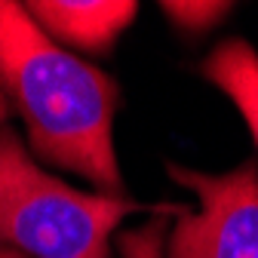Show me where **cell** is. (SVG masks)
<instances>
[{
  "label": "cell",
  "mask_w": 258,
  "mask_h": 258,
  "mask_svg": "<svg viewBox=\"0 0 258 258\" xmlns=\"http://www.w3.org/2000/svg\"><path fill=\"white\" fill-rule=\"evenodd\" d=\"M0 92L22 114L43 163L92 181L99 194L126 197L114 151L117 80L49 40L13 0H0Z\"/></svg>",
  "instance_id": "obj_1"
},
{
  "label": "cell",
  "mask_w": 258,
  "mask_h": 258,
  "mask_svg": "<svg viewBox=\"0 0 258 258\" xmlns=\"http://www.w3.org/2000/svg\"><path fill=\"white\" fill-rule=\"evenodd\" d=\"M184 203L142 206L86 194L43 172L16 136L0 126V246L28 258H111V237L136 212L178 215Z\"/></svg>",
  "instance_id": "obj_2"
},
{
  "label": "cell",
  "mask_w": 258,
  "mask_h": 258,
  "mask_svg": "<svg viewBox=\"0 0 258 258\" xmlns=\"http://www.w3.org/2000/svg\"><path fill=\"white\" fill-rule=\"evenodd\" d=\"M166 172L197 203L194 209H178L166 237V255L163 228L169 215L120 231L117 246L123 258H258V166L252 160L221 175L178 163H166Z\"/></svg>",
  "instance_id": "obj_3"
},
{
  "label": "cell",
  "mask_w": 258,
  "mask_h": 258,
  "mask_svg": "<svg viewBox=\"0 0 258 258\" xmlns=\"http://www.w3.org/2000/svg\"><path fill=\"white\" fill-rule=\"evenodd\" d=\"M22 7L49 40L92 55L111 52L139 10L136 0H31Z\"/></svg>",
  "instance_id": "obj_4"
},
{
  "label": "cell",
  "mask_w": 258,
  "mask_h": 258,
  "mask_svg": "<svg viewBox=\"0 0 258 258\" xmlns=\"http://www.w3.org/2000/svg\"><path fill=\"white\" fill-rule=\"evenodd\" d=\"M200 74L240 108L258 145V52L249 40H221L200 64Z\"/></svg>",
  "instance_id": "obj_5"
},
{
  "label": "cell",
  "mask_w": 258,
  "mask_h": 258,
  "mask_svg": "<svg viewBox=\"0 0 258 258\" xmlns=\"http://www.w3.org/2000/svg\"><path fill=\"white\" fill-rule=\"evenodd\" d=\"M163 16L187 34H206L224 16L234 10V4H218V0H163L160 4Z\"/></svg>",
  "instance_id": "obj_6"
},
{
  "label": "cell",
  "mask_w": 258,
  "mask_h": 258,
  "mask_svg": "<svg viewBox=\"0 0 258 258\" xmlns=\"http://www.w3.org/2000/svg\"><path fill=\"white\" fill-rule=\"evenodd\" d=\"M7 117H10V102H7V95L0 92V126L7 123Z\"/></svg>",
  "instance_id": "obj_7"
},
{
  "label": "cell",
  "mask_w": 258,
  "mask_h": 258,
  "mask_svg": "<svg viewBox=\"0 0 258 258\" xmlns=\"http://www.w3.org/2000/svg\"><path fill=\"white\" fill-rule=\"evenodd\" d=\"M0 258H28V255H22V252H16V249H7V246H0Z\"/></svg>",
  "instance_id": "obj_8"
}]
</instances>
